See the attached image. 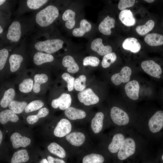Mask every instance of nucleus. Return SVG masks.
<instances>
[{
    "mask_svg": "<svg viewBox=\"0 0 163 163\" xmlns=\"http://www.w3.org/2000/svg\"><path fill=\"white\" fill-rule=\"evenodd\" d=\"M59 15L58 8L55 6L49 5L36 14L35 21L40 26L46 27L52 24Z\"/></svg>",
    "mask_w": 163,
    "mask_h": 163,
    "instance_id": "1",
    "label": "nucleus"
},
{
    "mask_svg": "<svg viewBox=\"0 0 163 163\" xmlns=\"http://www.w3.org/2000/svg\"><path fill=\"white\" fill-rule=\"evenodd\" d=\"M64 41L59 39H48L36 43L35 49L41 52L51 54L62 48Z\"/></svg>",
    "mask_w": 163,
    "mask_h": 163,
    "instance_id": "2",
    "label": "nucleus"
},
{
    "mask_svg": "<svg viewBox=\"0 0 163 163\" xmlns=\"http://www.w3.org/2000/svg\"><path fill=\"white\" fill-rule=\"evenodd\" d=\"M136 144L134 139L130 137L125 138L117 153L119 159L124 160L133 155L136 152Z\"/></svg>",
    "mask_w": 163,
    "mask_h": 163,
    "instance_id": "3",
    "label": "nucleus"
},
{
    "mask_svg": "<svg viewBox=\"0 0 163 163\" xmlns=\"http://www.w3.org/2000/svg\"><path fill=\"white\" fill-rule=\"evenodd\" d=\"M110 114L113 121L118 126L126 125L129 122V118L128 114L119 107H113L111 109Z\"/></svg>",
    "mask_w": 163,
    "mask_h": 163,
    "instance_id": "4",
    "label": "nucleus"
},
{
    "mask_svg": "<svg viewBox=\"0 0 163 163\" xmlns=\"http://www.w3.org/2000/svg\"><path fill=\"white\" fill-rule=\"evenodd\" d=\"M141 67L143 70L149 75L160 78L162 73L161 66L152 60H145L142 62Z\"/></svg>",
    "mask_w": 163,
    "mask_h": 163,
    "instance_id": "5",
    "label": "nucleus"
},
{
    "mask_svg": "<svg viewBox=\"0 0 163 163\" xmlns=\"http://www.w3.org/2000/svg\"><path fill=\"white\" fill-rule=\"evenodd\" d=\"M78 97L80 102L87 106L96 104L99 101V97L90 88L80 91L78 94Z\"/></svg>",
    "mask_w": 163,
    "mask_h": 163,
    "instance_id": "6",
    "label": "nucleus"
},
{
    "mask_svg": "<svg viewBox=\"0 0 163 163\" xmlns=\"http://www.w3.org/2000/svg\"><path fill=\"white\" fill-rule=\"evenodd\" d=\"M148 126L152 133H155L160 131L163 127V111H156L149 119Z\"/></svg>",
    "mask_w": 163,
    "mask_h": 163,
    "instance_id": "7",
    "label": "nucleus"
},
{
    "mask_svg": "<svg viewBox=\"0 0 163 163\" xmlns=\"http://www.w3.org/2000/svg\"><path fill=\"white\" fill-rule=\"evenodd\" d=\"M132 73L131 69L128 66L123 67L120 72L113 74L111 80L112 83L116 85L122 83H125L129 82Z\"/></svg>",
    "mask_w": 163,
    "mask_h": 163,
    "instance_id": "8",
    "label": "nucleus"
},
{
    "mask_svg": "<svg viewBox=\"0 0 163 163\" xmlns=\"http://www.w3.org/2000/svg\"><path fill=\"white\" fill-rule=\"evenodd\" d=\"M21 25L18 21H13L8 27L6 35L7 38L14 42L19 41L21 36Z\"/></svg>",
    "mask_w": 163,
    "mask_h": 163,
    "instance_id": "9",
    "label": "nucleus"
},
{
    "mask_svg": "<svg viewBox=\"0 0 163 163\" xmlns=\"http://www.w3.org/2000/svg\"><path fill=\"white\" fill-rule=\"evenodd\" d=\"M72 129L70 122L66 119H62L58 123L54 130L55 136L59 137H63L68 134Z\"/></svg>",
    "mask_w": 163,
    "mask_h": 163,
    "instance_id": "10",
    "label": "nucleus"
},
{
    "mask_svg": "<svg viewBox=\"0 0 163 163\" xmlns=\"http://www.w3.org/2000/svg\"><path fill=\"white\" fill-rule=\"evenodd\" d=\"M71 102L70 95L68 94L63 93L59 97L52 101L51 106L55 109L59 107L61 110H66L70 107Z\"/></svg>",
    "mask_w": 163,
    "mask_h": 163,
    "instance_id": "11",
    "label": "nucleus"
},
{
    "mask_svg": "<svg viewBox=\"0 0 163 163\" xmlns=\"http://www.w3.org/2000/svg\"><path fill=\"white\" fill-rule=\"evenodd\" d=\"M140 86L138 82L136 80L129 82L125 86V90L127 96L133 100L139 97Z\"/></svg>",
    "mask_w": 163,
    "mask_h": 163,
    "instance_id": "12",
    "label": "nucleus"
},
{
    "mask_svg": "<svg viewBox=\"0 0 163 163\" xmlns=\"http://www.w3.org/2000/svg\"><path fill=\"white\" fill-rule=\"evenodd\" d=\"M102 40L100 38H97L92 41L91 44V48L93 51L102 56L111 53L112 49L109 45L104 46L102 43Z\"/></svg>",
    "mask_w": 163,
    "mask_h": 163,
    "instance_id": "13",
    "label": "nucleus"
},
{
    "mask_svg": "<svg viewBox=\"0 0 163 163\" xmlns=\"http://www.w3.org/2000/svg\"><path fill=\"white\" fill-rule=\"evenodd\" d=\"M10 140L12 143L13 147L15 149L20 147H25L29 145L31 139L27 137L22 136L18 133H14L11 136Z\"/></svg>",
    "mask_w": 163,
    "mask_h": 163,
    "instance_id": "14",
    "label": "nucleus"
},
{
    "mask_svg": "<svg viewBox=\"0 0 163 163\" xmlns=\"http://www.w3.org/2000/svg\"><path fill=\"white\" fill-rule=\"evenodd\" d=\"M115 19L107 15L99 24V30L104 35H109L111 33V29L115 27Z\"/></svg>",
    "mask_w": 163,
    "mask_h": 163,
    "instance_id": "15",
    "label": "nucleus"
},
{
    "mask_svg": "<svg viewBox=\"0 0 163 163\" xmlns=\"http://www.w3.org/2000/svg\"><path fill=\"white\" fill-rule=\"evenodd\" d=\"M125 138L124 136L121 133L115 134L108 146L109 152L112 153L118 152Z\"/></svg>",
    "mask_w": 163,
    "mask_h": 163,
    "instance_id": "16",
    "label": "nucleus"
},
{
    "mask_svg": "<svg viewBox=\"0 0 163 163\" xmlns=\"http://www.w3.org/2000/svg\"><path fill=\"white\" fill-rule=\"evenodd\" d=\"M144 41L148 45L158 46L163 45V35L157 33H152L145 37Z\"/></svg>",
    "mask_w": 163,
    "mask_h": 163,
    "instance_id": "17",
    "label": "nucleus"
},
{
    "mask_svg": "<svg viewBox=\"0 0 163 163\" xmlns=\"http://www.w3.org/2000/svg\"><path fill=\"white\" fill-rule=\"evenodd\" d=\"M66 139L71 145L78 146L84 143L85 138L83 133L80 132H74L67 135Z\"/></svg>",
    "mask_w": 163,
    "mask_h": 163,
    "instance_id": "18",
    "label": "nucleus"
},
{
    "mask_svg": "<svg viewBox=\"0 0 163 163\" xmlns=\"http://www.w3.org/2000/svg\"><path fill=\"white\" fill-rule=\"evenodd\" d=\"M119 17L121 22L126 26H133L136 24L135 19L130 10L125 9L121 11Z\"/></svg>",
    "mask_w": 163,
    "mask_h": 163,
    "instance_id": "19",
    "label": "nucleus"
},
{
    "mask_svg": "<svg viewBox=\"0 0 163 163\" xmlns=\"http://www.w3.org/2000/svg\"><path fill=\"white\" fill-rule=\"evenodd\" d=\"M123 48L132 52L136 53L140 50L141 46L138 40L134 37H129L126 39L122 43Z\"/></svg>",
    "mask_w": 163,
    "mask_h": 163,
    "instance_id": "20",
    "label": "nucleus"
},
{
    "mask_svg": "<svg viewBox=\"0 0 163 163\" xmlns=\"http://www.w3.org/2000/svg\"><path fill=\"white\" fill-rule=\"evenodd\" d=\"M62 63L64 67L67 68V71L75 73L79 70V67L73 57L70 55H66L63 58Z\"/></svg>",
    "mask_w": 163,
    "mask_h": 163,
    "instance_id": "21",
    "label": "nucleus"
},
{
    "mask_svg": "<svg viewBox=\"0 0 163 163\" xmlns=\"http://www.w3.org/2000/svg\"><path fill=\"white\" fill-rule=\"evenodd\" d=\"M65 114L69 119L72 120L82 119L86 116L84 110L72 107H70L66 110Z\"/></svg>",
    "mask_w": 163,
    "mask_h": 163,
    "instance_id": "22",
    "label": "nucleus"
},
{
    "mask_svg": "<svg viewBox=\"0 0 163 163\" xmlns=\"http://www.w3.org/2000/svg\"><path fill=\"white\" fill-rule=\"evenodd\" d=\"M54 59L53 56L51 54L41 52L35 53L33 57L34 62L37 66L52 62Z\"/></svg>",
    "mask_w": 163,
    "mask_h": 163,
    "instance_id": "23",
    "label": "nucleus"
},
{
    "mask_svg": "<svg viewBox=\"0 0 163 163\" xmlns=\"http://www.w3.org/2000/svg\"><path fill=\"white\" fill-rule=\"evenodd\" d=\"M18 120L16 113L10 109L5 110L0 113V122L2 124H5L8 121L16 122Z\"/></svg>",
    "mask_w": 163,
    "mask_h": 163,
    "instance_id": "24",
    "label": "nucleus"
},
{
    "mask_svg": "<svg viewBox=\"0 0 163 163\" xmlns=\"http://www.w3.org/2000/svg\"><path fill=\"white\" fill-rule=\"evenodd\" d=\"M104 118V114L101 112H98L95 114L94 117L92 119L91 127L94 133H98L101 130Z\"/></svg>",
    "mask_w": 163,
    "mask_h": 163,
    "instance_id": "25",
    "label": "nucleus"
},
{
    "mask_svg": "<svg viewBox=\"0 0 163 163\" xmlns=\"http://www.w3.org/2000/svg\"><path fill=\"white\" fill-rule=\"evenodd\" d=\"M91 28V24L86 20L83 19L80 22L79 27L74 29L72 33L75 37H82L85 33L90 31Z\"/></svg>",
    "mask_w": 163,
    "mask_h": 163,
    "instance_id": "26",
    "label": "nucleus"
},
{
    "mask_svg": "<svg viewBox=\"0 0 163 163\" xmlns=\"http://www.w3.org/2000/svg\"><path fill=\"white\" fill-rule=\"evenodd\" d=\"M75 12L70 9H67L63 13L62 19L66 21L65 25L68 29H71L74 27L75 24Z\"/></svg>",
    "mask_w": 163,
    "mask_h": 163,
    "instance_id": "27",
    "label": "nucleus"
},
{
    "mask_svg": "<svg viewBox=\"0 0 163 163\" xmlns=\"http://www.w3.org/2000/svg\"><path fill=\"white\" fill-rule=\"evenodd\" d=\"M28 152L26 149L19 150L13 154L11 163H22L27 162L29 159Z\"/></svg>",
    "mask_w": 163,
    "mask_h": 163,
    "instance_id": "28",
    "label": "nucleus"
},
{
    "mask_svg": "<svg viewBox=\"0 0 163 163\" xmlns=\"http://www.w3.org/2000/svg\"><path fill=\"white\" fill-rule=\"evenodd\" d=\"M23 60V57L21 55L16 54H11L9 59L11 71L14 72L17 71L20 67Z\"/></svg>",
    "mask_w": 163,
    "mask_h": 163,
    "instance_id": "29",
    "label": "nucleus"
},
{
    "mask_svg": "<svg viewBox=\"0 0 163 163\" xmlns=\"http://www.w3.org/2000/svg\"><path fill=\"white\" fill-rule=\"evenodd\" d=\"M15 94V91L13 88H10L6 91L0 101L1 106L5 108L9 106L11 102L13 101Z\"/></svg>",
    "mask_w": 163,
    "mask_h": 163,
    "instance_id": "30",
    "label": "nucleus"
},
{
    "mask_svg": "<svg viewBox=\"0 0 163 163\" xmlns=\"http://www.w3.org/2000/svg\"><path fill=\"white\" fill-rule=\"evenodd\" d=\"M34 80L33 91L35 93H38L40 90V85L47 81L48 77L45 74H37L35 75Z\"/></svg>",
    "mask_w": 163,
    "mask_h": 163,
    "instance_id": "31",
    "label": "nucleus"
},
{
    "mask_svg": "<svg viewBox=\"0 0 163 163\" xmlns=\"http://www.w3.org/2000/svg\"><path fill=\"white\" fill-rule=\"evenodd\" d=\"M47 149L50 153L60 158H63L66 156V153L64 149L56 142L51 143L48 146Z\"/></svg>",
    "mask_w": 163,
    "mask_h": 163,
    "instance_id": "32",
    "label": "nucleus"
},
{
    "mask_svg": "<svg viewBox=\"0 0 163 163\" xmlns=\"http://www.w3.org/2000/svg\"><path fill=\"white\" fill-rule=\"evenodd\" d=\"M155 25L154 21L150 20L148 21L144 25L137 26L136 28V30L139 35L143 36L151 31L154 27Z\"/></svg>",
    "mask_w": 163,
    "mask_h": 163,
    "instance_id": "33",
    "label": "nucleus"
},
{
    "mask_svg": "<svg viewBox=\"0 0 163 163\" xmlns=\"http://www.w3.org/2000/svg\"><path fill=\"white\" fill-rule=\"evenodd\" d=\"M27 105V103L25 101L13 100L9 104L8 107L15 113L19 114L25 110Z\"/></svg>",
    "mask_w": 163,
    "mask_h": 163,
    "instance_id": "34",
    "label": "nucleus"
},
{
    "mask_svg": "<svg viewBox=\"0 0 163 163\" xmlns=\"http://www.w3.org/2000/svg\"><path fill=\"white\" fill-rule=\"evenodd\" d=\"M104 161V158L102 155L92 153L88 155L83 158L82 163H103Z\"/></svg>",
    "mask_w": 163,
    "mask_h": 163,
    "instance_id": "35",
    "label": "nucleus"
},
{
    "mask_svg": "<svg viewBox=\"0 0 163 163\" xmlns=\"http://www.w3.org/2000/svg\"><path fill=\"white\" fill-rule=\"evenodd\" d=\"M33 81L31 79H25L19 84L18 88L21 92L27 93L31 91L33 88Z\"/></svg>",
    "mask_w": 163,
    "mask_h": 163,
    "instance_id": "36",
    "label": "nucleus"
},
{
    "mask_svg": "<svg viewBox=\"0 0 163 163\" xmlns=\"http://www.w3.org/2000/svg\"><path fill=\"white\" fill-rule=\"evenodd\" d=\"M116 54L113 52L109 53L104 56L101 62L102 67L104 68L109 67L111 64L114 62L117 59Z\"/></svg>",
    "mask_w": 163,
    "mask_h": 163,
    "instance_id": "37",
    "label": "nucleus"
},
{
    "mask_svg": "<svg viewBox=\"0 0 163 163\" xmlns=\"http://www.w3.org/2000/svg\"><path fill=\"white\" fill-rule=\"evenodd\" d=\"M86 78L85 76L82 75L76 78L74 81V87L78 91H81L84 90L86 88L85 82Z\"/></svg>",
    "mask_w": 163,
    "mask_h": 163,
    "instance_id": "38",
    "label": "nucleus"
},
{
    "mask_svg": "<svg viewBox=\"0 0 163 163\" xmlns=\"http://www.w3.org/2000/svg\"><path fill=\"white\" fill-rule=\"evenodd\" d=\"M43 102L40 100H36L30 103L25 109L26 113L37 110L41 108L44 105Z\"/></svg>",
    "mask_w": 163,
    "mask_h": 163,
    "instance_id": "39",
    "label": "nucleus"
},
{
    "mask_svg": "<svg viewBox=\"0 0 163 163\" xmlns=\"http://www.w3.org/2000/svg\"><path fill=\"white\" fill-rule=\"evenodd\" d=\"M48 1L46 0H28L27 5L30 9L36 10L39 8Z\"/></svg>",
    "mask_w": 163,
    "mask_h": 163,
    "instance_id": "40",
    "label": "nucleus"
},
{
    "mask_svg": "<svg viewBox=\"0 0 163 163\" xmlns=\"http://www.w3.org/2000/svg\"><path fill=\"white\" fill-rule=\"evenodd\" d=\"M100 63L99 59L96 57L89 56L83 59V65L84 66L90 65L92 66L96 67Z\"/></svg>",
    "mask_w": 163,
    "mask_h": 163,
    "instance_id": "41",
    "label": "nucleus"
},
{
    "mask_svg": "<svg viewBox=\"0 0 163 163\" xmlns=\"http://www.w3.org/2000/svg\"><path fill=\"white\" fill-rule=\"evenodd\" d=\"M62 77L67 83L68 91H72L74 88V78L67 73L63 74L62 75Z\"/></svg>",
    "mask_w": 163,
    "mask_h": 163,
    "instance_id": "42",
    "label": "nucleus"
},
{
    "mask_svg": "<svg viewBox=\"0 0 163 163\" xmlns=\"http://www.w3.org/2000/svg\"><path fill=\"white\" fill-rule=\"evenodd\" d=\"M9 54L8 50L3 48L0 50V70H2L4 68Z\"/></svg>",
    "mask_w": 163,
    "mask_h": 163,
    "instance_id": "43",
    "label": "nucleus"
},
{
    "mask_svg": "<svg viewBox=\"0 0 163 163\" xmlns=\"http://www.w3.org/2000/svg\"><path fill=\"white\" fill-rule=\"evenodd\" d=\"M135 2V0H120L118 4V8L121 11L124 10L127 8L133 6Z\"/></svg>",
    "mask_w": 163,
    "mask_h": 163,
    "instance_id": "44",
    "label": "nucleus"
},
{
    "mask_svg": "<svg viewBox=\"0 0 163 163\" xmlns=\"http://www.w3.org/2000/svg\"><path fill=\"white\" fill-rule=\"evenodd\" d=\"M49 113V111L48 109L43 107L40 109L37 115L39 118H41L46 116Z\"/></svg>",
    "mask_w": 163,
    "mask_h": 163,
    "instance_id": "45",
    "label": "nucleus"
},
{
    "mask_svg": "<svg viewBox=\"0 0 163 163\" xmlns=\"http://www.w3.org/2000/svg\"><path fill=\"white\" fill-rule=\"evenodd\" d=\"M39 118L37 115H31L28 116L27 118V122L31 124H33L37 122Z\"/></svg>",
    "mask_w": 163,
    "mask_h": 163,
    "instance_id": "46",
    "label": "nucleus"
},
{
    "mask_svg": "<svg viewBox=\"0 0 163 163\" xmlns=\"http://www.w3.org/2000/svg\"><path fill=\"white\" fill-rule=\"evenodd\" d=\"M47 160L49 163H66L63 160L48 156L47 157Z\"/></svg>",
    "mask_w": 163,
    "mask_h": 163,
    "instance_id": "47",
    "label": "nucleus"
},
{
    "mask_svg": "<svg viewBox=\"0 0 163 163\" xmlns=\"http://www.w3.org/2000/svg\"><path fill=\"white\" fill-rule=\"evenodd\" d=\"M40 163H49L47 160L46 158L43 159Z\"/></svg>",
    "mask_w": 163,
    "mask_h": 163,
    "instance_id": "48",
    "label": "nucleus"
},
{
    "mask_svg": "<svg viewBox=\"0 0 163 163\" xmlns=\"http://www.w3.org/2000/svg\"><path fill=\"white\" fill-rule=\"evenodd\" d=\"M2 134L1 130L0 131V144H1L2 140Z\"/></svg>",
    "mask_w": 163,
    "mask_h": 163,
    "instance_id": "49",
    "label": "nucleus"
},
{
    "mask_svg": "<svg viewBox=\"0 0 163 163\" xmlns=\"http://www.w3.org/2000/svg\"><path fill=\"white\" fill-rule=\"evenodd\" d=\"M144 1L149 3H152L154 2L155 1L154 0H145Z\"/></svg>",
    "mask_w": 163,
    "mask_h": 163,
    "instance_id": "50",
    "label": "nucleus"
},
{
    "mask_svg": "<svg viewBox=\"0 0 163 163\" xmlns=\"http://www.w3.org/2000/svg\"><path fill=\"white\" fill-rule=\"evenodd\" d=\"M6 1L5 0H0V5L1 6L3 3H4Z\"/></svg>",
    "mask_w": 163,
    "mask_h": 163,
    "instance_id": "51",
    "label": "nucleus"
},
{
    "mask_svg": "<svg viewBox=\"0 0 163 163\" xmlns=\"http://www.w3.org/2000/svg\"><path fill=\"white\" fill-rule=\"evenodd\" d=\"M3 31V28L2 27L1 25H0V34H1L2 33Z\"/></svg>",
    "mask_w": 163,
    "mask_h": 163,
    "instance_id": "52",
    "label": "nucleus"
},
{
    "mask_svg": "<svg viewBox=\"0 0 163 163\" xmlns=\"http://www.w3.org/2000/svg\"><path fill=\"white\" fill-rule=\"evenodd\" d=\"M161 158H162V160L163 161V155L162 156Z\"/></svg>",
    "mask_w": 163,
    "mask_h": 163,
    "instance_id": "53",
    "label": "nucleus"
},
{
    "mask_svg": "<svg viewBox=\"0 0 163 163\" xmlns=\"http://www.w3.org/2000/svg\"></svg>",
    "mask_w": 163,
    "mask_h": 163,
    "instance_id": "54",
    "label": "nucleus"
}]
</instances>
